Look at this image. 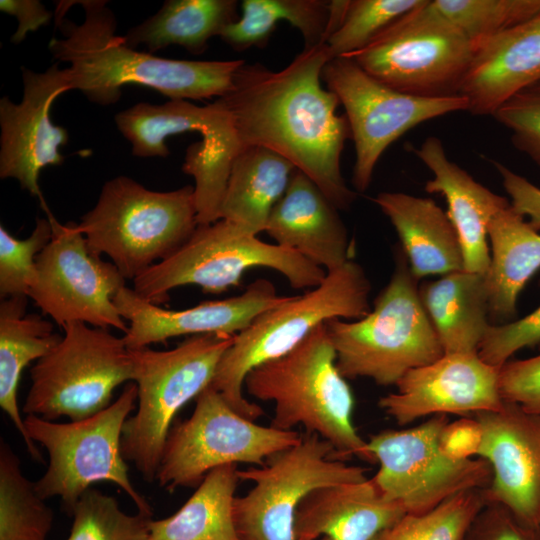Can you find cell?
<instances>
[{
	"label": "cell",
	"instance_id": "1",
	"mask_svg": "<svg viewBox=\"0 0 540 540\" xmlns=\"http://www.w3.org/2000/svg\"><path fill=\"white\" fill-rule=\"evenodd\" d=\"M332 59L326 43L302 50L286 67L272 71L244 63L232 88L217 98L226 111L234 159L247 147L281 155L306 174L339 209L357 197L341 172V155L351 137L338 97L321 85Z\"/></svg>",
	"mask_w": 540,
	"mask_h": 540
},
{
	"label": "cell",
	"instance_id": "2",
	"mask_svg": "<svg viewBox=\"0 0 540 540\" xmlns=\"http://www.w3.org/2000/svg\"><path fill=\"white\" fill-rule=\"evenodd\" d=\"M84 9L80 24L55 16L62 37L48 48L65 68L69 91L76 89L100 105L116 103L125 85L149 87L170 100L224 96L244 60L194 61L137 51L116 34L117 20L103 0L75 1Z\"/></svg>",
	"mask_w": 540,
	"mask_h": 540
},
{
	"label": "cell",
	"instance_id": "3",
	"mask_svg": "<svg viewBox=\"0 0 540 540\" xmlns=\"http://www.w3.org/2000/svg\"><path fill=\"white\" fill-rule=\"evenodd\" d=\"M244 390L274 404L271 426L292 430L302 425L329 442L337 458L375 460L353 423L354 398L337 367L326 323L317 326L287 354L252 369Z\"/></svg>",
	"mask_w": 540,
	"mask_h": 540
},
{
	"label": "cell",
	"instance_id": "4",
	"mask_svg": "<svg viewBox=\"0 0 540 540\" xmlns=\"http://www.w3.org/2000/svg\"><path fill=\"white\" fill-rule=\"evenodd\" d=\"M370 289L363 268L353 260L327 272L317 287L303 295L289 296L236 334L221 357L210 386L238 413L256 420L263 411L244 395L247 374L287 354L317 326L329 320H358L366 316L371 310Z\"/></svg>",
	"mask_w": 540,
	"mask_h": 540
},
{
	"label": "cell",
	"instance_id": "5",
	"mask_svg": "<svg viewBox=\"0 0 540 540\" xmlns=\"http://www.w3.org/2000/svg\"><path fill=\"white\" fill-rule=\"evenodd\" d=\"M416 282L399 248L392 276L370 312L358 320L326 322L337 367L344 378H369L378 385H396L408 371L444 354Z\"/></svg>",
	"mask_w": 540,
	"mask_h": 540
},
{
	"label": "cell",
	"instance_id": "6",
	"mask_svg": "<svg viewBox=\"0 0 540 540\" xmlns=\"http://www.w3.org/2000/svg\"><path fill=\"white\" fill-rule=\"evenodd\" d=\"M197 226L193 186L153 191L127 176L105 182L78 223L90 251L106 254L125 280L173 255Z\"/></svg>",
	"mask_w": 540,
	"mask_h": 540
},
{
	"label": "cell",
	"instance_id": "7",
	"mask_svg": "<svg viewBox=\"0 0 540 540\" xmlns=\"http://www.w3.org/2000/svg\"><path fill=\"white\" fill-rule=\"evenodd\" d=\"M234 336L202 334L187 337L170 350L130 349L137 408L124 423L121 450L144 480H156L174 417L211 385Z\"/></svg>",
	"mask_w": 540,
	"mask_h": 540
},
{
	"label": "cell",
	"instance_id": "8",
	"mask_svg": "<svg viewBox=\"0 0 540 540\" xmlns=\"http://www.w3.org/2000/svg\"><path fill=\"white\" fill-rule=\"evenodd\" d=\"M264 267L282 274L294 289H312L327 272L294 250L269 244L223 219L198 225L173 255L148 268L133 280V290L158 305L168 292L185 285L220 294L240 284L243 274Z\"/></svg>",
	"mask_w": 540,
	"mask_h": 540
},
{
	"label": "cell",
	"instance_id": "9",
	"mask_svg": "<svg viewBox=\"0 0 540 540\" xmlns=\"http://www.w3.org/2000/svg\"><path fill=\"white\" fill-rule=\"evenodd\" d=\"M137 403V385L128 382L119 397L100 412L69 423L35 415L24 419L30 439L49 456L45 474L35 482L44 500L59 497L68 515L81 495L96 482H111L123 490L138 512L152 516L149 503L132 484L121 450L122 431Z\"/></svg>",
	"mask_w": 540,
	"mask_h": 540
},
{
	"label": "cell",
	"instance_id": "10",
	"mask_svg": "<svg viewBox=\"0 0 540 540\" xmlns=\"http://www.w3.org/2000/svg\"><path fill=\"white\" fill-rule=\"evenodd\" d=\"M60 342L30 370L23 412L46 420L90 417L111 404L114 390L133 382L132 351L109 329L71 322Z\"/></svg>",
	"mask_w": 540,
	"mask_h": 540
},
{
	"label": "cell",
	"instance_id": "11",
	"mask_svg": "<svg viewBox=\"0 0 540 540\" xmlns=\"http://www.w3.org/2000/svg\"><path fill=\"white\" fill-rule=\"evenodd\" d=\"M474 53L473 42L425 0L366 47L344 57L399 92L450 97L459 95Z\"/></svg>",
	"mask_w": 540,
	"mask_h": 540
},
{
	"label": "cell",
	"instance_id": "12",
	"mask_svg": "<svg viewBox=\"0 0 540 540\" xmlns=\"http://www.w3.org/2000/svg\"><path fill=\"white\" fill-rule=\"evenodd\" d=\"M301 438L296 431L262 426L244 417L209 386L196 398L191 416L170 431L156 480L169 492L196 486L221 466H263Z\"/></svg>",
	"mask_w": 540,
	"mask_h": 540
},
{
	"label": "cell",
	"instance_id": "13",
	"mask_svg": "<svg viewBox=\"0 0 540 540\" xmlns=\"http://www.w3.org/2000/svg\"><path fill=\"white\" fill-rule=\"evenodd\" d=\"M366 469L337 458L332 445L313 433L267 459L263 466L238 470L253 483L235 497L233 518L241 540H296L295 518L313 491L366 480Z\"/></svg>",
	"mask_w": 540,
	"mask_h": 540
},
{
	"label": "cell",
	"instance_id": "14",
	"mask_svg": "<svg viewBox=\"0 0 540 540\" xmlns=\"http://www.w3.org/2000/svg\"><path fill=\"white\" fill-rule=\"evenodd\" d=\"M448 422L447 415H435L416 427L384 430L367 441L379 464L371 479L407 514L428 512L458 493L490 484L492 471L484 459L454 461L443 454L439 436Z\"/></svg>",
	"mask_w": 540,
	"mask_h": 540
},
{
	"label": "cell",
	"instance_id": "15",
	"mask_svg": "<svg viewBox=\"0 0 540 540\" xmlns=\"http://www.w3.org/2000/svg\"><path fill=\"white\" fill-rule=\"evenodd\" d=\"M322 80L345 109L355 146L352 184L365 192L384 151L417 125L468 109L460 96L420 97L399 92L375 79L347 57L330 59Z\"/></svg>",
	"mask_w": 540,
	"mask_h": 540
},
{
	"label": "cell",
	"instance_id": "16",
	"mask_svg": "<svg viewBox=\"0 0 540 540\" xmlns=\"http://www.w3.org/2000/svg\"><path fill=\"white\" fill-rule=\"evenodd\" d=\"M46 213L53 236L36 258L28 297L61 328L82 322L126 333L128 324L113 302L125 278L112 262L90 251L78 223L60 224L49 209Z\"/></svg>",
	"mask_w": 540,
	"mask_h": 540
},
{
	"label": "cell",
	"instance_id": "17",
	"mask_svg": "<svg viewBox=\"0 0 540 540\" xmlns=\"http://www.w3.org/2000/svg\"><path fill=\"white\" fill-rule=\"evenodd\" d=\"M22 80L19 103L6 96L0 99V177L17 180L47 209L38 180L43 168L64 162L60 148L68 143V131L52 122L50 109L69 91L68 82L57 63L44 72L23 68Z\"/></svg>",
	"mask_w": 540,
	"mask_h": 540
},
{
	"label": "cell",
	"instance_id": "18",
	"mask_svg": "<svg viewBox=\"0 0 540 540\" xmlns=\"http://www.w3.org/2000/svg\"><path fill=\"white\" fill-rule=\"evenodd\" d=\"M499 370L478 353H444L408 371L395 385L397 390L381 397L378 406L399 425L429 415L465 417L497 411L504 404Z\"/></svg>",
	"mask_w": 540,
	"mask_h": 540
},
{
	"label": "cell",
	"instance_id": "19",
	"mask_svg": "<svg viewBox=\"0 0 540 540\" xmlns=\"http://www.w3.org/2000/svg\"><path fill=\"white\" fill-rule=\"evenodd\" d=\"M483 428L479 458L492 478L486 503L500 504L520 519L540 526V415L504 401L497 411L473 415Z\"/></svg>",
	"mask_w": 540,
	"mask_h": 540
},
{
	"label": "cell",
	"instance_id": "20",
	"mask_svg": "<svg viewBox=\"0 0 540 540\" xmlns=\"http://www.w3.org/2000/svg\"><path fill=\"white\" fill-rule=\"evenodd\" d=\"M266 279H258L246 290L223 300L202 302L191 308L168 310L122 287L113 302L128 321L123 339L129 349H140L169 338L202 334L236 335L263 312L285 302Z\"/></svg>",
	"mask_w": 540,
	"mask_h": 540
},
{
	"label": "cell",
	"instance_id": "21",
	"mask_svg": "<svg viewBox=\"0 0 540 540\" xmlns=\"http://www.w3.org/2000/svg\"><path fill=\"white\" fill-rule=\"evenodd\" d=\"M338 210L306 174L295 169L265 232L277 245L329 272L351 260L347 229Z\"/></svg>",
	"mask_w": 540,
	"mask_h": 540
},
{
	"label": "cell",
	"instance_id": "22",
	"mask_svg": "<svg viewBox=\"0 0 540 540\" xmlns=\"http://www.w3.org/2000/svg\"><path fill=\"white\" fill-rule=\"evenodd\" d=\"M540 82V15L475 46L459 95L467 111L492 116L520 91Z\"/></svg>",
	"mask_w": 540,
	"mask_h": 540
},
{
	"label": "cell",
	"instance_id": "23",
	"mask_svg": "<svg viewBox=\"0 0 540 540\" xmlns=\"http://www.w3.org/2000/svg\"><path fill=\"white\" fill-rule=\"evenodd\" d=\"M413 151L433 173L425 191L439 193L447 202L446 213L459 238L464 270L486 274L491 260L488 226L494 215L510 204L509 200L493 193L452 162L438 137H427Z\"/></svg>",
	"mask_w": 540,
	"mask_h": 540
},
{
	"label": "cell",
	"instance_id": "24",
	"mask_svg": "<svg viewBox=\"0 0 540 540\" xmlns=\"http://www.w3.org/2000/svg\"><path fill=\"white\" fill-rule=\"evenodd\" d=\"M404 508L385 498L372 479L317 489L300 504L296 540H374L401 519Z\"/></svg>",
	"mask_w": 540,
	"mask_h": 540
},
{
	"label": "cell",
	"instance_id": "25",
	"mask_svg": "<svg viewBox=\"0 0 540 540\" xmlns=\"http://www.w3.org/2000/svg\"><path fill=\"white\" fill-rule=\"evenodd\" d=\"M373 201L395 228L417 280L464 269L457 232L447 213L433 199L381 192Z\"/></svg>",
	"mask_w": 540,
	"mask_h": 540
},
{
	"label": "cell",
	"instance_id": "26",
	"mask_svg": "<svg viewBox=\"0 0 540 540\" xmlns=\"http://www.w3.org/2000/svg\"><path fill=\"white\" fill-rule=\"evenodd\" d=\"M28 297L0 302V406L21 435L29 455L42 462L30 439L18 405L17 392L23 370L48 354L62 339L54 325L36 313H27Z\"/></svg>",
	"mask_w": 540,
	"mask_h": 540
},
{
	"label": "cell",
	"instance_id": "27",
	"mask_svg": "<svg viewBox=\"0 0 540 540\" xmlns=\"http://www.w3.org/2000/svg\"><path fill=\"white\" fill-rule=\"evenodd\" d=\"M444 353H478L491 324L485 274L460 270L419 286Z\"/></svg>",
	"mask_w": 540,
	"mask_h": 540
},
{
	"label": "cell",
	"instance_id": "28",
	"mask_svg": "<svg viewBox=\"0 0 540 540\" xmlns=\"http://www.w3.org/2000/svg\"><path fill=\"white\" fill-rule=\"evenodd\" d=\"M488 239L491 260L485 280L489 315L504 322L515 316L520 292L540 269V234L509 204L491 219Z\"/></svg>",
	"mask_w": 540,
	"mask_h": 540
},
{
	"label": "cell",
	"instance_id": "29",
	"mask_svg": "<svg viewBox=\"0 0 540 540\" xmlns=\"http://www.w3.org/2000/svg\"><path fill=\"white\" fill-rule=\"evenodd\" d=\"M296 167L276 152L260 146L234 159L220 208V219L258 235L285 193Z\"/></svg>",
	"mask_w": 540,
	"mask_h": 540
},
{
	"label": "cell",
	"instance_id": "30",
	"mask_svg": "<svg viewBox=\"0 0 540 540\" xmlns=\"http://www.w3.org/2000/svg\"><path fill=\"white\" fill-rule=\"evenodd\" d=\"M235 0H167L152 16L128 30L125 42L144 44L149 53L170 45L200 55L209 40L239 19Z\"/></svg>",
	"mask_w": 540,
	"mask_h": 540
},
{
	"label": "cell",
	"instance_id": "31",
	"mask_svg": "<svg viewBox=\"0 0 540 540\" xmlns=\"http://www.w3.org/2000/svg\"><path fill=\"white\" fill-rule=\"evenodd\" d=\"M237 465L210 471L173 515L151 520L146 540H241L233 518Z\"/></svg>",
	"mask_w": 540,
	"mask_h": 540
},
{
	"label": "cell",
	"instance_id": "32",
	"mask_svg": "<svg viewBox=\"0 0 540 540\" xmlns=\"http://www.w3.org/2000/svg\"><path fill=\"white\" fill-rule=\"evenodd\" d=\"M241 16L219 36L234 50L264 47L279 21H288L303 36L304 47L325 43L329 21V1L244 0Z\"/></svg>",
	"mask_w": 540,
	"mask_h": 540
},
{
	"label": "cell",
	"instance_id": "33",
	"mask_svg": "<svg viewBox=\"0 0 540 540\" xmlns=\"http://www.w3.org/2000/svg\"><path fill=\"white\" fill-rule=\"evenodd\" d=\"M53 511L22 472L12 448L0 445V540H47Z\"/></svg>",
	"mask_w": 540,
	"mask_h": 540
},
{
	"label": "cell",
	"instance_id": "34",
	"mask_svg": "<svg viewBox=\"0 0 540 540\" xmlns=\"http://www.w3.org/2000/svg\"><path fill=\"white\" fill-rule=\"evenodd\" d=\"M486 504L483 489L458 493L422 514H405L374 540H463Z\"/></svg>",
	"mask_w": 540,
	"mask_h": 540
},
{
	"label": "cell",
	"instance_id": "35",
	"mask_svg": "<svg viewBox=\"0 0 540 540\" xmlns=\"http://www.w3.org/2000/svg\"><path fill=\"white\" fill-rule=\"evenodd\" d=\"M476 46L540 15V0H432Z\"/></svg>",
	"mask_w": 540,
	"mask_h": 540
},
{
	"label": "cell",
	"instance_id": "36",
	"mask_svg": "<svg viewBox=\"0 0 540 540\" xmlns=\"http://www.w3.org/2000/svg\"><path fill=\"white\" fill-rule=\"evenodd\" d=\"M67 540H146L152 516L123 512L117 500L96 489L86 490L77 501Z\"/></svg>",
	"mask_w": 540,
	"mask_h": 540
},
{
	"label": "cell",
	"instance_id": "37",
	"mask_svg": "<svg viewBox=\"0 0 540 540\" xmlns=\"http://www.w3.org/2000/svg\"><path fill=\"white\" fill-rule=\"evenodd\" d=\"M425 0H349L339 27L326 39L331 58L366 47L388 26Z\"/></svg>",
	"mask_w": 540,
	"mask_h": 540
},
{
	"label": "cell",
	"instance_id": "38",
	"mask_svg": "<svg viewBox=\"0 0 540 540\" xmlns=\"http://www.w3.org/2000/svg\"><path fill=\"white\" fill-rule=\"evenodd\" d=\"M53 236L50 219L39 218L26 239H17L0 226V296L28 297L36 275V258ZM29 298V297H28Z\"/></svg>",
	"mask_w": 540,
	"mask_h": 540
},
{
	"label": "cell",
	"instance_id": "39",
	"mask_svg": "<svg viewBox=\"0 0 540 540\" xmlns=\"http://www.w3.org/2000/svg\"><path fill=\"white\" fill-rule=\"evenodd\" d=\"M492 117L510 131L515 148L540 168V82L512 96Z\"/></svg>",
	"mask_w": 540,
	"mask_h": 540
},
{
	"label": "cell",
	"instance_id": "40",
	"mask_svg": "<svg viewBox=\"0 0 540 540\" xmlns=\"http://www.w3.org/2000/svg\"><path fill=\"white\" fill-rule=\"evenodd\" d=\"M538 343L540 306L518 320L500 325L491 324L479 346L478 355L486 363L501 368L517 351Z\"/></svg>",
	"mask_w": 540,
	"mask_h": 540
},
{
	"label": "cell",
	"instance_id": "41",
	"mask_svg": "<svg viewBox=\"0 0 540 540\" xmlns=\"http://www.w3.org/2000/svg\"><path fill=\"white\" fill-rule=\"evenodd\" d=\"M499 390L503 401L540 415V354L503 364L499 370Z\"/></svg>",
	"mask_w": 540,
	"mask_h": 540
},
{
	"label": "cell",
	"instance_id": "42",
	"mask_svg": "<svg viewBox=\"0 0 540 540\" xmlns=\"http://www.w3.org/2000/svg\"><path fill=\"white\" fill-rule=\"evenodd\" d=\"M463 540H540V526L526 523L500 504L486 503Z\"/></svg>",
	"mask_w": 540,
	"mask_h": 540
},
{
	"label": "cell",
	"instance_id": "43",
	"mask_svg": "<svg viewBox=\"0 0 540 540\" xmlns=\"http://www.w3.org/2000/svg\"><path fill=\"white\" fill-rule=\"evenodd\" d=\"M483 443V428L473 416L448 422L439 436V447L454 461H465L478 456Z\"/></svg>",
	"mask_w": 540,
	"mask_h": 540
},
{
	"label": "cell",
	"instance_id": "44",
	"mask_svg": "<svg viewBox=\"0 0 540 540\" xmlns=\"http://www.w3.org/2000/svg\"><path fill=\"white\" fill-rule=\"evenodd\" d=\"M497 169L502 185L511 199V207L523 217L529 218V225L540 231V188L505 165L492 161Z\"/></svg>",
	"mask_w": 540,
	"mask_h": 540
},
{
	"label": "cell",
	"instance_id": "45",
	"mask_svg": "<svg viewBox=\"0 0 540 540\" xmlns=\"http://www.w3.org/2000/svg\"><path fill=\"white\" fill-rule=\"evenodd\" d=\"M0 10L17 19L18 26L11 37L13 44H20L28 33L47 25L53 16L39 0H0Z\"/></svg>",
	"mask_w": 540,
	"mask_h": 540
},
{
	"label": "cell",
	"instance_id": "46",
	"mask_svg": "<svg viewBox=\"0 0 540 540\" xmlns=\"http://www.w3.org/2000/svg\"><path fill=\"white\" fill-rule=\"evenodd\" d=\"M321 540H330L329 538L323 537Z\"/></svg>",
	"mask_w": 540,
	"mask_h": 540
}]
</instances>
